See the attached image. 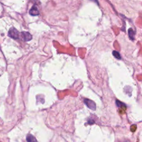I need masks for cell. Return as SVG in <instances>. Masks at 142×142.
<instances>
[{
  "instance_id": "obj_1",
  "label": "cell",
  "mask_w": 142,
  "mask_h": 142,
  "mask_svg": "<svg viewBox=\"0 0 142 142\" xmlns=\"http://www.w3.org/2000/svg\"><path fill=\"white\" fill-rule=\"evenodd\" d=\"M8 36L12 38L17 39L19 37V32L15 28L12 27L8 31Z\"/></svg>"
},
{
  "instance_id": "obj_2",
  "label": "cell",
  "mask_w": 142,
  "mask_h": 142,
  "mask_svg": "<svg viewBox=\"0 0 142 142\" xmlns=\"http://www.w3.org/2000/svg\"><path fill=\"white\" fill-rule=\"evenodd\" d=\"M84 103L86 104V105L87 106L89 109L93 110V111H95V109H96L95 103L92 100L89 99H84Z\"/></svg>"
},
{
  "instance_id": "obj_3",
  "label": "cell",
  "mask_w": 142,
  "mask_h": 142,
  "mask_svg": "<svg viewBox=\"0 0 142 142\" xmlns=\"http://www.w3.org/2000/svg\"><path fill=\"white\" fill-rule=\"evenodd\" d=\"M21 38L25 41H29L32 38V36L28 32H22L21 33Z\"/></svg>"
},
{
  "instance_id": "obj_4",
  "label": "cell",
  "mask_w": 142,
  "mask_h": 142,
  "mask_svg": "<svg viewBox=\"0 0 142 142\" xmlns=\"http://www.w3.org/2000/svg\"><path fill=\"white\" fill-rule=\"evenodd\" d=\"M30 14L32 16H37L39 14V11L38 10L35 6H33L31 8V9L30 10Z\"/></svg>"
},
{
  "instance_id": "obj_5",
  "label": "cell",
  "mask_w": 142,
  "mask_h": 142,
  "mask_svg": "<svg viewBox=\"0 0 142 142\" xmlns=\"http://www.w3.org/2000/svg\"><path fill=\"white\" fill-rule=\"evenodd\" d=\"M128 34H129V37L130 39L132 40H134V34L135 33L134 31L133 30L132 28H129L128 30Z\"/></svg>"
},
{
  "instance_id": "obj_6",
  "label": "cell",
  "mask_w": 142,
  "mask_h": 142,
  "mask_svg": "<svg viewBox=\"0 0 142 142\" xmlns=\"http://www.w3.org/2000/svg\"><path fill=\"white\" fill-rule=\"evenodd\" d=\"M27 142H37L36 139L34 138L33 135H32L31 134L27 135Z\"/></svg>"
},
{
  "instance_id": "obj_7",
  "label": "cell",
  "mask_w": 142,
  "mask_h": 142,
  "mask_svg": "<svg viewBox=\"0 0 142 142\" xmlns=\"http://www.w3.org/2000/svg\"><path fill=\"white\" fill-rule=\"evenodd\" d=\"M116 104H117V106L118 107H119V108H126V106L125 105V104H124L122 102H120V101H119L118 100H116Z\"/></svg>"
},
{
  "instance_id": "obj_8",
  "label": "cell",
  "mask_w": 142,
  "mask_h": 142,
  "mask_svg": "<svg viewBox=\"0 0 142 142\" xmlns=\"http://www.w3.org/2000/svg\"><path fill=\"white\" fill-rule=\"evenodd\" d=\"M113 56L115 58H117L118 59H121V56H120V54H119L118 52L116 51H114L113 52Z\"/></svg>"
},
{
  "instance_id": "obj_9",
  "label": "cell",
  "mask_w": 142,
  "mask_h": 142,
  "mask_svg": "<svg viewBox=\"0 0 142 142\" xmlns=\"http://www.w3.org/2000/svg\"><path fill=\"white\" fill-rule=\"evenodd\" d=\"M94 123V121L93 120H90L88 121V123L90 124H93Z\"/></svg>"
}]
</instances>
